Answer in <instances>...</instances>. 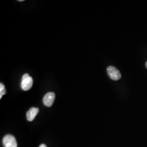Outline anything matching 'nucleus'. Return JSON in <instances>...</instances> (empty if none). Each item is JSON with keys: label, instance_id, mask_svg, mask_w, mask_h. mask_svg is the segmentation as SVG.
Wrapping results in <instances>:
<instances>
[{"label": "nucleus", "instance_id": "f257e3e1", "mask_svg": "<svg viewBox=\"0 0 147 147\" xmlns=\"http://www.w3.org/2000/svg\"><path fill=\"white\" fill-rule=\"evenodd\" d=\"M33 83V81L31 76L28 74H25L23 75L21 80V88L25 91H27L31 88Z\"/></svg>", "mask_w": 147, "mask_h": 147}, {"label": "nucleus", "instance_id": "f03ea898", "mask_svg": "<svg viewBox=\"0 0 147 147\" xmlns=\"http://www.w3.org/2000/svg\"><path fill=\"white\" fill-rule=\"evenodd\" d=\"M107 74L111 79L114 81L120 80L121 77L120 71L113 66H110L107 69Z\"/></svg>", "mask_w": 147, "mask_h": 147}, {"label": "nucleus", "instance_id": "7ed1b4c3", "mask_svg": "<svg viewBox=\"0 0 147 147\" xmlns=\"http://www.w3.org/2000/svg\"><path fill=\"white\" fill-rule=\"evenodd\" d=\"M5 147H17L18 144L16 138L11 135H7L3 139Z\"/></svg>", "mask_w": 147, "mask_h": 147}, {"label": "nucleus", "instance_id": "20e7f679", "mask_svg": "<svg viewBox=\"0 0 147 147\" xmlns=\"http://www.w3.org/2000/svg\"><path fill=\"white\" fill-rule=\"evenodd\" d=\"M55 99V94L53 92H49L43 98V103L47 107H51Z\"/></svg>", "mask_w": 147, "mask_h": 147}, {"label": "nucleus", "instance_id": "39448f33", "mask_svg": "<svg viewBox=\"0 0 147 147\" xmlns=\"http://www.w3.org/2000/svg\"><path fill=\"white\" fill-rule=\"evenodd\" d=\"M39 109L37 107H31L26 113L27 119L29 121H32L34 119L39 113Z\"/></svg>", "mask_w": 147, "mask_h": 147}, {"label": "nucleus", "instance_id": "423d86ee", "mask_svg": "<svg viewBox=\"0 0 147 147\" xmlns=\"http://www.w3.org/2000/svg\"><path fill=\"white\" fill-rule=\"evenodd\" d=\"M6 90H5V85L2 83L0 84V99H2L3 95L5 94Z\"/></svg>", "mask_w": 147, "mask_h": 147}, {"label": "nucleus", "instance_id": "0eeeda50", "mask_svg": "<svg viewBox=\"0 0 147 147\" xmlns=\"http://www.w3.org/2000/svg\"><path fill=\"white\" fill-rule=\"evenodd\" d=\"M39 147H47V146L45 145V144H41Z\"/></svg>", "mask_w": 147, "mask_h": 147}, {"label": "nucleus", "instance_id": "6e6552de", "mask_svg": "<svg viewBox=\"0 0 147 147\" xmlns=\"http://www.w3.org/2000/svg\"><path fill=\"white\" fill-rule=\"evenodd\" d=\"M19 1H20V2H22V1H24V0H19Z\"/></svg>", "mask_w": 147, "mask_h": 147}, {"label": "nucleus", "instance_id": "1a4fd4ad", "mask_svg": "<svg viewBox=\"0 0 147 147\" xmlns=\"http://www.w3.org/2000/svg\"><path fill=\"white\" fill-rule=\"evenodd\" d=\"M146 68H147V62H146Z\"/></svg>", "mask_w": 147, "mask_h": 147}]
</instances>
